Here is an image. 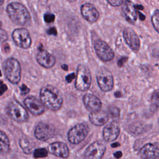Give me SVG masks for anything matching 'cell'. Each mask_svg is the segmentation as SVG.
Wrapping results in <instances>:
<instances>
[{"instance_id":"2e32d148","label":"cell","mask_w":159,"mask_h":159,"mask_svg":"<svg viewBox=\"0 0 159 159\" xmlns=\"http://www.w3.org/2000/svg\"><path fill=\"white\" fill-rule=\"evenodd\" d=\"M81 13L83 17L89 22H95L99 17L96 8L90 3H86L81 7Z\"/></svg>"},{"instance_id":"7c38bea8","label":"cell","mask_w":159,"mask_h":159,"mask_svg":"<svg viewBox=\"0 0 159 159\" xmlns=\"http://www.w3.org/2000/svg\"><path fill=\"white\" fill-rule=\"evenodd\" d=\"M24 104L29 111L34 116H40L45 111V106L36 97L29 96L25 98Z\"/></svg>"},{"instance_id":"ee69618b","label":"cell","mask_w":159,"mask_h":159,"mask_svg":"<svg viewBox=\"0 0 159 159\" xmlns=\"http://www.w3.org/2000/svg\"><path fill=\"white\" fill-rule=\"evenodd\" d=\"M2 76V73H1V71L0 70V76Z\"/></svg>"},{"instance_id":"b9f144b4","label":"cell","mask_w":159,"mask_h":159,"mask_svg":"<svg viewBox=\"0 0 159 159\" xmlns=\"http://www.w3.org/2000/svg\"><path fill=\"white\" fill-rule=\"evenodd\" d=\"M114 95H115L116 97L119 98V97L121 96V93H120V92H119V91H117V92H115Z\"/></svg>"},{"instance_id":"d6986e66","label":"cell","mask_w":159,"mask_h":159,"mask_svg":"<svg viewBox=\"0 0 159 159\" xmlns=\"http://www.w3.org/2000/svg\"><path fill=\"white\" fill-rule=\"evenodd\" d=\"M48 150L50 153L63 158L69 156V149L67 145L60 142H53L48 146Z\"/></svg>"},{"instance_id":"30bf717a","label":"cell","mask_w":159,"mask_h":159,"mask_svg":"<svg viewBox=\"0 0 159 159\" xmlns=\"http://www.w3.org/2000/svg\"><path fill=\"white\" fill-rule=\"evenodd\" d=\"M55 134L54 127L46 122H39L35 127L34 135L39 140L46 141L51 139Z\"/></svg>"},{"instance_id":"f1b7e54d","label":"cell","mask_w":159,"mask_h":159,"mask_svg":"<svg viewBox=\"0 0 159 159\" xmlns=\"http://www.w3.org/2000/svg\"><path fill=\"white\" fill-rule=\"evenodd\" d=\"M55 15L52 13H46L43 16L44 21L48 24L53 22L55 20Z\"/></svg>"},{"instance_id":"9a60e30c","label":"cell","mask_w":159,"mask_h":159,"mask_svg":"<svg viewBox=\"0 0 159 159\" xmlns=\"http://www.w3.org/2000/svg\"><path fill=\"white\" fill-rule=\"evenodd\" d=\"M36 60L40 65L45 68H52L56 62L55 57L44 49L39 50L36 55Z\"/></svg>"},{"instance_id":"5bb4252c","label":"cell","mask_w":159,"mask_h":159,"mask_svg":"<svg viewBox=\"0 0 159 159\" xmlns=\"http://www.w3.org/2000/svg\"><path fill=\"white\" fill-rule=\"evenodd\" d=\"M124 39L128 46L133 50L137 51L140 48V39L136 32L130 27H127L123 32Z\"/></svg>"},{"instance_id":"f35d334b","label":"cell","mask_w":159,"mask_h":159,"mask_svg":"<svg viewBox=\"0 0 159 159\" xmlns=\"http://www.w3.org/2000/svg\"><path fill=\"white\" fill-rule=\"evenodd\" d=\"M134 8L137 9L138 10H143V7L142 5L141 4H138V5H135L134 6Z\"/></svg>"},{"instance_id":"484cf974","label":"cell","mask_w":159,"mask_h":159,"mask_svg":"<svg viewBox=\"0 0 159 159\" xmlns=\"http://www.w3.org/2000/svg\"><path fill=\"white\" fill-rule=\"evenodd\" d=\"M109 112L111 117L114 119H118L120 116V110L116 106H110L109 107Z\"/></svg>"},{"instance_id":"e575fe53","label":"cell","mask_w":159,"mask_h":159,"mask_svg":"<svg viewBox=\"0 0 159 159\" xmlns=\"http://www.w3.org/2000/svg\"><path fill=\"white\" fill-rule=\"evenodd\" d=\"M75 77H76V76H75V74L74 73H70V74H69L68 75H67V76H66V78H65L66 81L67 83H71V82L73 81V80L74 78H75Z\"/></svg>"},{"instance_id":"4316f807","label":"cell","mask_w":159,"mask_h":159,"mask_svg":"<svg viewBox=\"0 0 159 159\" xmlns=\"http://www.w3.org/2000/svg\"><path fill=\"white\" fill-rule=\"evenodd\" d=\"M152 106L155 109H159V92H157L153 94L151 99Z\"/></svg>"},{"instance_id":"1f68e13d","label":"cell","mask_w":159,"mask_h":159,"mask_svg":"<svg viewBox=\"0 0 159 159\" xmlns=\"http://www.w3.org/2000/svg\"><path fill=\"white\" fill-rule=\"evenodd\" d=\"M107 2L113 6H119L123 4L124 1L120 0H108Z\"/></svg>"},{"instance_id":"44dd1931","label":"cell","mask_w":159,"mask_h":159,"mask_svg":"<svg viewBox=\"0 0 159 159\" xmlns=\"http://www.w3.org/2000/svg\"><path fill=\"white\" fill-rule=\"evenodd\" d=\"M90 122L96 126H102L105 124L109 119V114L107 112L99 110L96 112H91L89 116Z\"/></svg>"},{"instance_id":"603a6c76","label":"cell","mask_w":159,"mask_h":159,"mask_svg":"<svg viewBox=\"0 0 159 159\" xmlns=\"http://www.w3.org/2000/svg\"><path fill=\"white\" fill-rule=\"evenodd\" d=\"M10 147L9 140L6 134L0 130V153L6 155L9 152Z\"/></svg>"},{"instance_id":"7402d4cb","label":"cell","mask_w":159,"mask_h":159,"mask_svg":"<svg viewBox=\"0 0 159 159\" xmlns=\"http://www.w3.org/2000/svg\"><path fill=\"white\" fill-rule=\"evenodd\" d=\"M19 145L24 153H30L34 148V143L30 139L26 136H24L19 140Z\"/></svg>"},{"instance_id":"60d3db41","label":"cell","mask_w":159,"mask_h":159,"mask_svg":"<svg viewBox=\"0 0 159 159\" xmlns=\"http://www.w3.org/2000/svg\"><path fill=\"white\" fill-rule=\"evenodd\" d=\"M120 145L119 143H117V142H115V143H113L111 144V147H119Z\"/></svg>"},{"instance_id":"d590c367","label":"cell","mask_w":159,"mask_h":159,"mask_svg":"<svg viewBox=\"0 0 159 159\" xmlns=\"http://www.w3.org/2000/svg\"><path fill=\"white\" fill-rule=\"evenodd\" d=\"M127 58L125 57H123L122 58H120L118 61H117V65L119 66H122L124 65V64L127 61Z\"/></svg>"},{"instance_id":"ac0fdd59","label":"cell","mask_w":159,"mask_h":159,"mask_svg":"<svg viewBox=\"0 0 159 159\" xmlns=\"http://www.w3.org/2000/svg\"><path fill=\"white\" fill-rule=\"evenodd\" d=\"M83 100L85 107L91 112H96L101 110L102 102L101 100L95 95L87 93L83 96Z\"/></svg>"},{"instance_id":"74e56055","label":"cell","mask_w":159,"mask_h":159,"mask_svg":"<svg viewBox=\"0 0 159 159\" xmlns=\"http://www.w3.org/2000/svg\"><path fill=\"white\" fill-rule=\"evenodd\" d=\"M137 13H138L139 16V18H140V19L141 20H144L145 19V16L143 14H142V13L140 12H138Z\"/></svg>"},{"instance_id":"d6a6232c","label":"cell","mask_w":159,"mask_h":159,"mask_svg":"<svg viewBox=\"0 0 159 159\" xmlns=\"http://www.w3.org/2000/svg\"><path fill=\"white\" fill-rule=\"evenodd\" d=\"M7 89V87L2 81L0 80V96L2 95Z\"/></svg>"},{"instance_id":"52a82bcc","label":"cell","mask_w":159,"mask_h":159,"mask_svg":"<svg viewBox=\"0 0 159 159\" xmlns=\"http://www.w3.org/2000/svg\"><path fill=\"white\" fill-rule=\"evenodd\" d=\"M89 131L88 125L84 124H78L68 131V139L73 144L80 143L85 139Z\"/></svg>"},{"instance_id":"8fae6325","label":"cell","mask_w":159,"mask_h":159,"mask_svg":"<svg viewBox=\"0 0 159 159\" xmlns=\"http://www.w3.org/2000/svg\"><path fill=\"white\" fill-rule=\"evenodd\" d=\"M105 151V145L100 141H96L91 143L86 150L84 159H101Z\"/></svg>"},{"instance_id":"d4e9b609","label":"cell","mask_w":159,"mask_h":159,"mask_svg":"<svg viewBox=\"0 0 159 159\" xmlns=\"http://www.w3.org/2000/svg\"><path fill=\"white\" fill-rule=\"evenodd\" d=\"M47 155H48V152L45 148H43L35 149L34 152V157L36 158L46 157Z\"/></svg>"},{"instance_id":"f546056e","label":"cell","mask_w":159,"mask_h":159,"mask_svg":"<svg viewBox=\"0 0 159 159\" xmlns=\"http://www.w3.org/2000/svg\"><path fill=\"white\" fill-rule=\"evenodd\" d=\"M8 39L7 33L2 29L0 28V44Z\"/></svg>"},{"instance_id":"ab89813d","label":"cell","mask_w":159,"mask_h":159,"mask_svg":"<svg viewBox=\"0 0 159 159\" xmlns=\"http://www.w3.org/2000/svg\"><path fill=\"white\" fill-rule=\"evenodd\" d=\"M61 68H62L63 70H65V71H68V67L67 65H66V64H63V65L61 66Z\"/></svg>"},{"instance_id":"83f0119b","label":"cell","mask_w":159,"mask_h":159,"mask_svg":"<svg viewBox=\"0 0 159 159\" xmlns=\"http://www.w3.org/2000/svg\"><path fill=\"white\" fill-rule=\"evenodd\" d=\"M129 128L130 131L135 134L141 133L144 129V127L142 124H132L130 125Z\"/></svg>"},{"instance_id":"4fadbf2b","label":"cell","mask_w":159,"mask_h":159,"mask_svg":"<svg viewBox=\"0 0 159 159\" xmlns=\"http://www.w3.org/2000/svg\"><path fill=\"white\" fill-rule=\"evenodd\" d=\"M139 154L142 159H158L159 143H148L140 150Z\"/></svg>"},{"instance_id":"7a4b0ae2","label":"cell","mask_w":159,"mask_h":159,"mask_svg":"<svg viewBox=\"0 0 159 159\" xmlns=\"http://www.w3.org/2000/svg\"><path fill=\"white\" fill-rule=\"evenodd\" d=\"M8 17L14 24L27 26L30 23V16L27 9L21 3L12 2L6 7Z\"/></svg>"},{"instance_id":"9c48e42d","label":"cell","mask_w":159,"mask_h":159,"mask_svg":"<svg viewBox=\"0 0 159 159\" xmlns=\"http://www.w3.org/2000/svg\"><path fill=\"white\" fill-rule=\"evenodd\" d=\"M94 49L98 57L104 61L112 60L114 57V53L106 42L98 40L94 43Z\"/></svg>"},{"instance_id":"3957f363","label":"cell","mask_w":159,"mask_h":159,"mask_svg":"<svg viewBox=\"0 0 159 159\" xmlns=\"http://www.w3.org/2000/svg\"><path fill=\"white\" fill-rule=\"evenodd\" d=\"M3 70L7 80L12 84H18L21 78V67L17 60L9 58L6 60Z\"/></svg>"},{"instance_id":"6da1fadb","label":"cell","mask_w":159,"mask_h":159,"mask_svg":"<svg viewBox=\"0 0 159 159\" xmlns=\"http://www.w3.org/2000/svg\"><path fill=\"white\" fill-rule=\"evenodd\" d=\"M40 100L47 108L52 111H58L63 104V98L57 88L47 84L40 90Z\"/></svg>"},{"instance_id":"5b68a950","label":"cell","mask_w":159,"mask_h":159,"mask_svg":"<svg viewBox=\"0 0 159 159\" xmlns=\"http://www.w3.org/2000/svg\"><path fill=\"white\" fill-rule=\"evenodd\" d=\"M91 83V75L89 68L80 64L77 68V73L75 81V88L80 91H87Z\"/></svg>"},{"instance_id":"836d02e7","label":"cell","mask_w":159,"mask_h":159,"mask_svg":"<svg viewBox=\"0 0 159 159\" xmlns=\"http://www.w3.org/2000/svg\"><path fill=\"white\" fill-rule=\"evenodd\" d=\"M47 33L48 35H57V29H56L55 27H52L49 28V29L47 30Z\"/></svg>"},{"instance_id":"8d00e7d4","label":"cell","mask_w":159,"mask_h":159,"mask_svg":"<svg viewBox=\"0 0 159 159\" xmlns=\"http://www.w3.org/2000/svg\"><path fill=\"white\" fill-rule=\"evenodd\" d=\"M114 157H115L116 158L119 159V158H120L122 157V153L120 151H117V152H115V153H114Z\"/></svg>"},{"instance_id":"7bdbcfd3","label":"cell","mask_w":159,"mask_h":159,"mask_svg":"<svg viewBox=\"0 0 159 159\" xmlns=\"http://www.w3.org/2000/svg\"><path fill=\"white\" fill-rule=\"evenodd\" d=\"M4 2V1H0V6H2V4Z\"/></svg>"},{"instance_id":"8992f818","label":"cell","mask_w":159,"mask_h":159,"mask_svg":"<svg viewBox=\"0 0 159 159\" xmlns=\"http://www.w3.org/2000/svg\"><path fill=\"white\" fill-rule=\"evenodd\" d=\"M12 38L15 44L19 47L28 49L32 44V40L28 30L25 28H17L14 30Z\"/></svg>"},{"instance_id":"4dcf8cb0","label":"cell","mask_w":159,"mask_h":159,"mask_svg":"<svg viewBox=\"0 0 159 159\" xmlns=\"http://www.w3.org/2000/svg\"><path fill=\"white\" fill-rule=\"evenodd\" d=\"M20 94L22 95H25L28 94L30 91V89L24 84H22L21 86L20 87Z\"/></svg>"},{"instance_id":"ba28073f","label":"cell","mask_w":159,"mask_h":159,"mask_svg":"<svg viewBox=\"0 0 159 159\" xmlns=\"http://www.w3.org/2000/svg\"><path fill=\"white\" fill-rule=\"evenodd\" d=\"M96 79L99 87L102 91L107 92L112 89L114 79L109 70L105 68H101L96 75Z\"/></svg>"},{"instance_id":"277c9868","label":"cell","mask_w":159,"mask_h":159,"mask_svg":"<svg viewBox=\"0 0 159 159\" xmlns=\"http://www.w3.org/2000/svg\"><path fill=\"white\" fill-rule=\"evenodd\" d=\"M8 116L17 122H25L28 121L29 116L27 110L17 101H11L6 107Z\"/></svg>"},{"instance_id":"cb8c5ba5","label":"cell","mask_w":159,"mask_h":159,"mask_svg":"<svg viewBox=\"0 0 159 159\" xmlns=\"http://www.w3.org/2000/svg\"><path fill=\"white\" fill-rule=\"evenodd\" d=\"M152 22L155 30L159 34V11H156L152 17Z\"/></svg>"},{"instance_id":"e0dca14e","label":"cell","mask_w":159,"mask_h":159,"mask_svg":"<svg viewBox=\"0 0 159 159\" xmlns=\"http://www.w3.org/2000/svg\"><path fill=\"white\" fill-rule=\"evenodd\" d=\"M120 134V127L116 122H112L105 126L103 129V138L106 142L115 140Z\"/></svg>"},{"instance_id":"ffe728a7","label":"cell","mask_w":159,"mask_h":159,"mask_svg":"<svg viewBox=\"0 0 159 159\" xmlns=\"http://www.w3.org/2000/svg\"><path fill=\"white\" fill-rule=\"evenodd\" d=\"M122 9L126 20L130 23H135L137 20V12L133 3L130 1H124Z\"/></svg>"}]
</instances>
